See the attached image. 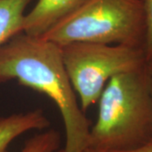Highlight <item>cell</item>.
<instances>
[{
    "label": "cell",
    "instance_id": "6da1fadb",
    "mask_svg": "<svg viewBox=\"0 0 152 152\" xmlns=\"http://www.w3.org/2000/svg\"><path fill=\"white\" fill-rule=\"evenodd\" d=\"M10 80L46 95L58 108L66 142L58 152H83L86 149L90 121L78 103L58 45L24 32L10 38L0 47V84Z\"/></svg>",
    "mask_w": 152,
    "mask_h": 152
},
{
    "label": "cell",
    "instance_id": "7a4b0ae2",
    "mask_svg": "<svg viewBox=\"0 0 152 152\" xmlns=\"http://www.w3.org/2000/svg\"><path fill=\"white\" fill-rule=\"evenodd\" d=\"M89 145L101 152L126 151L152 140V96L146 64L113 76L97 102Z\"/></svg>",
    "mask_w": 152,
    "mask_h": 152
},
{
    "label": "cell",
    "instance_id": "3957f363",
    "mask_svg": "<svg viewBox=\"0 0 152 152\" xmlns=\"http://www.w3.org/2000/svg\"><path fill=\"white\" fill-rule=\"evenodd\" d=\"M41 37L58 47L91 42L145 49L146 23L143 0H88Z\"/></svg>",
    "mask_w": 152,
    "mask_h": 152
},
{
    "label": "cell",
    "instance_id": "277c9868",
    "mask_svg": "<svg viewBox=\"0 0 152 152\" xmlns=\"http://www.w3.org/2000/svg\"><path fill=\"white\" fill-rule=\"evenodd\" d=\"M59 48L63 64L83 112L97 102L113 76L146 64L142 48L91 42H73Z\"/></svg>",
    "mask_w": 152,
    "mask_h": 152
},
{
    "label": "cell",
    "instance_id": "5b68a950",
    "mask_svg": "<svg viewBox=\"0 0 152 152\" xmlns=\"http://www.w3.org/2000/svg\"><path fill=\"white\" fill-rule=\"evenodd\" d=\"M88 0H37L26 14L22 32L41 37L65 17L85 4Z\"/></svg>",
    "mask_w": 152,
    "mask_h": 152
},
{
    "label": "cell",
    "instance_id": "8992f818",
    "mask_svg": "<svg viewBox=\"0 0 152 152\" xmlns=\"http://www.w3.org/2000/svg\"><path fill=\"white\" fill-rule=\"evenodd\" d=\"M49 126L50 121L42 109L0 118V152H9L12 141L23 134L42 130Z\"/></svg>",
    "mask_w": 152,
    "mask_h": 152
},
{
    "label": "cell",
    "instance_id": "52a82bcc",
    "mask_svg": "<svg viewBox=\"0 0 152 152\" xmlns=\"http://www.w3.org/2000/svg\"><path fill=\"white\" fill-rule=\"evenodd\" d=\"M32 0H0V47L22 32L26 10Z\"/></svg>",
    "mask_w": 152,
    "mask_h": 152
},
{
    "label": "cell",
    "instance_id": "ba28073f",
    "mask_svg": "<svg viewBox=\"0 0 152 152\" xmlns=\"http://www.w3.org/2000/svg\"><path fill=\"white\" fill-rule=\"evenodd\" d=\"M60 140L59 132L50 129L26 140L20 152H56L60 145Z\"/></svg>",
    "mask_w": 152,
    "mask_h": 152
},
{
    "label": "cell",
    "instance_id": "9c48e42d",
    "mask_svg": "<svg viewBox=\"0 0 152 152\" xmlns=\"http://www.w3.org/2000/svg\"><path fill=\"white\" fill-rule=\"evenodd\" d=\"M146 23V39L145 52L146 61L152 58V0H143Z\"/></svg>",
    "mask_w": 152,
    "mask_h": 152
},
{
    "label": "cell",
    "instance_id": "30bf717a",
    "mask_svg": "<svg viewBox=\"0 0 152 152\" xmlns=\"http://www.w3.org/2000/svg\"><path fill=\"white\" fill-rule=\"evenodd\" d=\"M109 152H152V140L148 142L145 145L137 148L131 151H109Z\"/></svg>",
    "mask_w": 152,
    "mask_h": 152
},
{
    "label": "cell",
    "instance_id": "8fae6325",
    "mask_svg": "<svg viewBox=\"0 0 152 152\" xmlns=\"http://www.w3.org/2000/svg\"><path fill=\"white\" fill-rule=\"evenodd\" d=\"M147 69L150 76V83H151V96H152V58L146 61Z\"/></svg>",
    "mask_w": 152,
    "mask_h": 152
},
{
    "label": "cell",
    "instance_id": "7c38bea8",
    "mask_svg": "<svg viewBox=\"0 0 152 152\" xmlns=\"http://www.w3.org/2000/svg\"><path fill=\"white\" fill-rule=\"evenodd\" d=\"M83 152H101V151H96V150H95V149H92V148H91V147H87L86 150H84V151Z\"/></svg>",
    "mask_w": 152,
    "mask_h": 152
}]
</instances>
